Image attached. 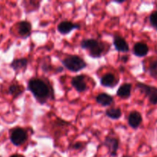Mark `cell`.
Wrapping results in <instances>:
<instances>
[{
  "instance_id": "obj_24",
  "label": "cell",
  "mask_w": 157,
  "mask_h": 157,
  "mask_svg": "<svg viewBox=\"0 0 157 157\" xmlns=\"http://www.w3.org/2000/svg\"><path fill=\"white\" fill-rule=\"evenodd\" d=\"M121 60H122V61H123V62L126 63L128 61V60H129V56H128V55H124V56L122 57Z\"/></svg>"
},
{
  "instance_id": "obj_12",
  "label": "cell",
  "mask_w": 157,
  "mask_h": 157,
  "mask_svg": "<svg viewBox=\"0 0 157 157\" xmlns=\"http://www.w3.org/2000/svg\"><path fill=\"white\" fill-rule=\"evenodd\" d=\"M32 26L31 22L28 21H21L17 24V32L20 37L27 38L32 32Z\"/></svg>"
},
{
  "instance_id": "obj_4",
  "label": "cell",
  "mask_w": 157,
  "mask_h": 157,
  "mask_svg": "<svg viewBox=\"0 0 157 157\" xmlns=\"http://www.w3.org/2000/svg\"><path fill=\"white\" fill-rule=\"evenodd\" d=\"M136 88L149 99V102L152 105L157 104V87L155 86L146 84L143 82L136 83Z\"/></svg>"
},
{
  "instance_id": "obj_14",
  "label": "cell",
  "mask_w": 157,
  "mask_h": 157,
  "mask_svg": "<svg viewBox=\"0 0 157 157\" xmlns=\"http://www.w3.org/2000/svg\"><path fill=\"white\" fill-rule=\"evenodd\" d=\"M29 61L26 58H15L11 62L10 67H12V70L15 71L16 73H18L20 71H24L27 68Z\"/></svg>"
},
{
  "instance_id": "obj_2",
  "label": "cell",
  "mask_w": 157,
  "mask_h": 157,
  "mask_svg": "<svg viewBox=\"0 0 157 157\" xmlns=\"http://www.w3.org/2000/svg\"><path fill=\"white\" fill-rule=\"evenodd\" d=\"M80 47L84 50H87L89 56L93 58H99L104 56L109 50L106 49L104 43L94 38L82 40L80 42Z\"/></svg>"
},
{
  "instance_id": "obj_17",
  "label": "cell",
  "mask_w": 157,
  "mask_h": 157,
  "mask_svg": "<svg viewBox=\"0 0 157 157\" xmlns=\"http://www.w3.org/2000/svg\"><path fill=\"white\" fill-rule=\"evenodd\" d=\"M25 91V88L22 85L18 84H11L8 89V92L9 94L13 98V99H16L18 97L23 94Z\"/></svg>"
},
{
  "instance_id": "obj_1",
  "label": "cell",
  "mask_w": 157,
  "mask_h": 157,
  "mask_svg": "<svg viewBox=\"0 0 157 157\" xmlns=\"http://www.w3.org/2000/svg\"><path fill=\"white\" fill-rule=\"evenodd\" d=\"M27 89L33 95L35 101L42 105L55 99L53 87L46 79L39 78H31L27 82Z\"/></svg>"
},
{
  "instance_id": "obj_20",
  "label": "cell",
  "mask_w": 157,
  "mask_h": 157,
  "mask_svg": "<svg viewBox=\"0 0 157 157\" xmlns=\"http://www.w3.org/2000/svg\"><path fill=\"white\" fill-rule=\"evenodd\" d=\"M122 110L120 108H109L106 110V116L112 120H119L121 118Z\"/></svg>"
},
{
  "instance_id": "obj_6",
  "label": "cell",
  "mask_w": 157,
  "mask_h": 157,
  "mask_svg": "<svg viewBox=\"0 0 157 157\" xmlns=\"http://www.w3.org/2000/svg\"><path fill=\"white\" fill-rule=\"evenodd\" d=\"M103 145L108 149L110 156L115 157L117 156V152L119 147V141L116 137L109 135L105 138Z\"/></svg>"
},
{
  "instance_id": "obj_5",
  "label": "cell",
  "mask_w": 157,
  "mask_h": 157,
  "mask_svg": "<svg viewBox=\"0 0 157 157\" xmlns=\"http://www.w3.org/2000/svg\"><path fill=\"white\" fill-rule=\"evenodd\" d=\"M11 143L15 147H20L26 142L28 139V133L26 130L20 127L12 129L9 136Z\"/></svg>"
},
{
  "instance_id": "obj_13",
  "label": "cell",
  "mask_w": 157,
  "mask_h": 157,
  "mask_svg": "<svg viewBox=\"0 0 157 157\" xmlns=\"http://www.w3.org/2000/svg\"><path fill=\"white\" fill-rule=\"evenodd\" d=\"M149 48L146 43L143 41L136 42L132 47V53L138 58H143L149 54Z\"/></svg>"
},
{
  "instance_id": "obj_8",
  "label": "cell",
  "mask_w": 157,
  "mask_h": 157,
  "mask_svg": "<svg viewBox=\"0 0 157 157\" xmlns=\"http://www.w3.org/2000/svg\"><path fill=\"white\" fill-rule=\"evenodd\" d=\"M80 25L70 21H62L57 25V31L61 35H67L75 29H79Z\"/></svg>"
},
{
  "instance_id": "obj_3",
  "label": "cell",
  "mask_w": 157,
  "mask_h": 157,
  "mask_svg": "<svg viewBox=\"0 0 157 157\" xmlns=\"http://www.w3.org/2000/svg\"><path fill=\"white\" fill-rule=\"evenodd\" d=\"M62 64L65 68L75 73L80 71L87 67V63L84 61V59L75 55H69L66 56L62 60Z\"/></svg>"
},
{
  "instance_id": "obj_9",
  "label": "cell",
  "mask_w": 157,
  "mask_h": 157,
  "mask_svg": "<svg viewBox=\"0 0 157 157\" xmlns=\"http://www.w3.org/2000/svg\"><path fill=\"white\" fill-rule=\"evenodd\" d=\"M143 123V116L137 110H132L128 116V124L133 130H137Z\"/></svg>"
},
{
  "instance_id": "obj_23",
  "label": "cell",
  "mask_w": 157,
  "mask_h": 157,
  "mask_svg": "<svg viewBox=\"0 0 157 157\" xmlns=\"http://www.w3.org/2000/svg\"><path fill=\"white\" fill-rule=\"evenodd\" d=\"M85 147H86V144H85L84 143L77 142L75 143V144L72 145V148L75 150H78V151H80V150H83Z\"/></svg>"
},
{
  "instance_id": "obj_11",
  "label": "cell",
  "mask_w": 157,
  "mask_h": 157,
  "mask_svg": "<svg viewBox=\"0 0 157 157\" xmlns=\"http://www.w3.org/2000/svg\"><path fill=\"white\" fill-rule=\"evenodd\" d=\"M113 45L116 51L123 53H128L129 52V46L127 41L123 37L115 35L113 37Z\"/></svg>"
},
{
  "instance_id": "obj_26",
  "label": "cell",
  "mask_w": 157,
  "mask_h": 157,
  "mask_svg": "<svg viewBox=\"0 0 157 157\" xmlns=\"http://www.w3.org/2000/svg\"><path fill=\"white\" fill-rule=\"evenodd\" d=\"M123 157H131L130 156H128V155H125V156H123Z\"/></svg>"
},
{
  "instance_id": "obj_22",
  "label": "cell",
  "mask_w": 157,
  "mask_h": 157,
  "mask_svg": "<svg viewBox=\"0 0 157 157\" xmlns=\"http://www.w3.org/2000/svg\"><path fill=\"white\" fill-rule=\"evenodd\" d=\"M41 69L44 72H49L51 71L54 70L53 67L52 65H50V62H44L42 64V65L41 66Z\"/></svg>"
},
{
  "instance_id": "obj_18",
  "label": "cell",
  "mask_w": 157,
  "mask_h": 157,
  "mask_svg": "<svg viewBox=\"0 0 157 157\" xmlns=\"http://www.w3.org/2000/svg\"><path fill=\"white\" fill-rule=\"evenodd\" d=\"M144 71L151 78L157 80V57L149 61L147 67L144 68Z\"/></svg>"
},
{
  "instance_id": "obj_7",
  "label": "cell",
  "mask_w": 157,
  "mask_h": 157,
  "mask_svg": "<svg viewBox=\"0 0 157 157\" xmlns=\"http://www.w3.org/2000/svg\"><path fill=\"white\" fill-rule=\"evenodd\" d=\"M71 84L78 93H83L88 90V85L84 75H80L73 77L71 80Z\"/></svg>"
},
{
  "instance_id": "obj_10",
  "label": "cell",
  "mask_w": 157,
  "mask_h": 157,
  "mask_svg": "<svg viewBox=\"0 0 157 157\" xmlns=\"http://www.w3.org/2000/svg\"><path fill=\"white\" fill-rule=\"evenodd\" d=\"M119 82V79L112 73H107L103 75L100 79V84L103 87L113 88Z\"/></svg>"
},
{
  "instance_id": "obj_16",
  "label": "cell",
  "mask_w": 157,
  "mask_h": 157,
  "mask_svg": "<svg viewBox=\"0 0 157 157\" xmlns=\"http://www.w3.org/2000/svg\"><path fill=\"white\" fill-rule=\"evenodd\" d=\"M95 101L102 107H109L114 102L112 96L106 93H102L95 97Z\"/></svg>"
},
{
  "instance_id": "obj_21",
  "label": "cell",
  "mask_w": 157,
  "mask_h": 157,
  "mask_svg": "<svg viewBox=\"0 0 157 157\" xmlns=\"http://www.w3.org/2000/svg\"><path fill=\"white\" fill-rule=\"evenodd\" d=\"M149 21L151 27L157 31V10L153 11L149 16Z\"/></svg>"
},
{
  "instance_id": "obj_15",
  "label": "cell",
  "mask_w": 157,
  "mask_h": 157,
  "mask_svg": "<svg viewBox=\"0 0 157 157\" xmlns=\"http://www.w3.org/2000/svg\"><path fill=\"white\" fill-rule=\"evenodd\" d=\"M132 85L130 83H125L122 84L118 88L116 92V95L121 99L126 100L129 99L131 96V91H132Z\"/></svg>"
},
{
  "instance_id": "obj_25",
  "label": "cell",
  "mask_w": 157,
  "mask_h": 157,
  "mask_svg": "<svg viewBox=\"0 0 157 157\" xmlns=\"http://www.w3.org/2000/svg\"><path fill=\"white\" fill-rule=\"evenodd\" d=\"M9 157H25V156H22V155H20V154H13Z\"/></svg>"
},
{
  "instance_id": "obj_19",
  "label": "cell",
  "mask_w": 157,
  "mask_h": 157,
  "mask_svg": "<svg viewBox=\"0 0 157 157\" xmlns=\"http://www.w3.org/2000/svg\"><path fill=\"white\" fill-rule=\"evenodd\" d=\"M23 7H24L25 12L26 14L32 13V12L37 11L39 9L40 2L39 1H24L22 2Z\"/></svg>"
}]
</instances>
